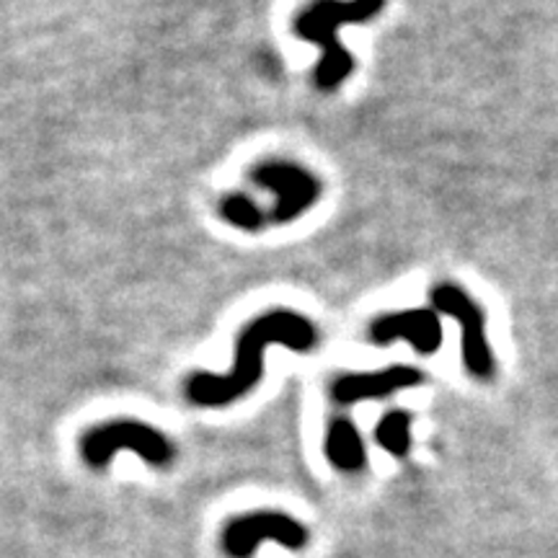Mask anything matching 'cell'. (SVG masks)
<instances>
[{
    "mask_svg": "<svg viewBox=\"0 0 558 558\" xmlns=\"http://www.w3.org/2000/svg\"><path fill=\"white\" fill-rule=\"evenodd\" d=\"M271 344L292 352H311L318 344V331L308 318L292 311H271L251 320L235 344V365L228 375L197 373L186 383V399L197 407L218 409L239 401L254 390L264 373V352Z\"/></svg>",
    "mask_w": 558,
    "mask_h": 558,
    "instance_id": "1",
    "label": "cell"
},
{
    "mask_svg": "<svg viewBox=\"0 0 558 558\" xmlns=\"http://www.w3.org/2000/svg\"><path fill=\"white\" fill-rule=\"evenodd\" d=\"M386 0H316L295 19V34L311 45H318L324 54L313 73L320 90H333L344 83L354 70L352 52L339 41V29L349 24H365L375 19Z\"/></svg>",
    "mask_w": 558,
    "mask_h": 558,
    "instance_id": "2",
    "label": "cell"
},
{
    "mask_svg": "<svg viewBox=\"0 0 558 558\" xmlns=\"http://www.w3.org/2000/svg\"><path fill=\"white\" fill-rule=\"evenodd\" d=\"M120 450L137 452L145 463L156 465V469H166L177 458V448L163 432L150 424L130 422V418L99 424L81 439V456L90 469H104Z\"/></svg>",
    "mask_w": 558,
    "mask_h": 558,
    "instance_id": "3",
    "label": "cell"
},
{
    "mask_svg": "<svg viewBox=\"0 0 558 558\" xmlns=\"http://www.w3.org/2000/svg\"><path fill=\"white\" fill-rule=\"evenodd\" d=\"M429 303L437 313L456 318L463 329V365L473 378L488 380L494 375V354L486 339V318L478 303L463 288L452 282L435 284L429 292Z\"/></svg>",
    "mask_w": 558,
    "mask_h": 558,
    "instance_id": "4",
    "label": "cell"
},
{
    "mask_svg": "<svg viewBox=\"0 0 558 558\" xmlns=\"http://www.w3.org/2000/svg\"><path fill=\"white\" fill-rule=\"evenodd\" d=\"M256 186L271 192L277 205L271 207V222H292L305 215L320 197V181L303 166L290 163V160H262L251 171Z\"/></svg>",
    "mask_w": 558,
    "mask_h": 558,
    "instance_id": "5",
    "label": "cell"
},
{
    "mask_svg": "<svg viewBox=\"0 0 558 558\" xmlns=\"http://www.w3.org/2000/svg\"><path fill=\"white\" fill-rule=\"evenodd\" d=\"M267 541L290 550H300L308 543V530L282 512L243 514L222 530V550L233 558L254 556V550Z\"/></svg>",
    "mask_w": 558,
    "mask_h": 558,
    "instance_id": "6",
    "label": "cell"
},
{
    "mask_svg": "<svg viewBox=\"0 0 558 558\" xmlns=\"http://www.w3.org/2000/svg\"><path fill=\"white\" fill-rule=\"evenodd\" d=\"M367 337L373 344H393L409 341L418 354H435L442 347V320L435 308H414L401 313H386L369 324Z\"/></svg>",
    "mask_w": 558,
    "mask_h": 558,
    "instance_id": "7",
    "label": "cell"
},
{
    "mask_svg": "<svg viewBox=\"0 0 558 558\" xmlns=\"http://www.w3.org/2000/svg\"><path fill=\"white\" fill-rule=\"evenodd\" d=\"M418 383H424V373L409 365L386 367L378 369V373H352L333 380L331 399L341 403V407H352V403L360 401L388 399L396 390L414 388Z\"/></svg>",
    "mask_w": 558,
    "mask_h": 558,
    "instance_id": "8",
    "label": "cell"
},
{
    "mask_svg": "<svg viewBox=\"0 0 558 558\" xmlns=\"http://www.w3.org/2000/svg\"><path fill=\"white\" fill-rule=\"evenodd\" d=\"M326 458L331 460V465H337L344 473H357L365 469L367 456H365V442H362L357 427L344 416L333 418L326 432L324 442Z\"/></svg>",
    "mask_w": 558,
    "mask_h": 558,
    "instance_id": "9",
    "label": "cell"
},
{
    "mask_svg": "<svg viewBox=\"0 0 558 558\" xmlns=\"http://www.w3.org/2000/svg\"><path fill=\"white\" fill-rule=\"evenodd\" d=\"M375 439L386 452L393 458H407L411 448V414L403 409H396L386 414L375 427Z\"/></svg>",
    "mask_w": 558,
    "mask_h": 558,
    "instance_id": "10",
    "label": "cell"
},
{
    "mask_svg": "<svg viewBox=\"0 0 558 558\" xmlns=\"http://www.w3.org/2000/svg\"><path fill=\"white\" fill-rule=\"evenodd\" d=\"M220 215L233 228L251 230V233L262 230L264 222H267V215L262 213V207L251 197H246V194H228V197H222Z\"/></svg>",
    "mask_w": 558,
    "mask_h": 558,
    "instance_id": "11",
    "label": "cell"
}]
</instances>
